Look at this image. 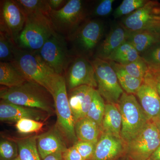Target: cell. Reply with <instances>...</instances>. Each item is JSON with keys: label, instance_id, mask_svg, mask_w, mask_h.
<instances>
[{"label": "cell", "instance_id": "31", "mask_svg": "<svg viewBox=\"0 0 160 160\" xmlns=\"http://www.w3.org/2000/svg\"><path fill=\"white\" fill-rule=\"evenodd\" d=\"M12 40L8 33L1 30L0 34V58L3 61L13 60L15 48L12 45Z\"/></svg>", "mask_w": 160, "mask_h": 160}, {"label": "cell", "instance_id": "6", "mask_svg": "<svg viewBox=\"0 0 160 160\" xmlns=\"http://www.w3.org/2000/svg\"><path fill=\"white\" fill-rule=\"evenodd\" d=\"M93 64L98 84V91L108 103L117 105L124 91L116 73L107 60L97 58Z\"/></svg>", "mask_w": 160, "mask_h": 160}, {"label": "cell", "instance_id": "44", "mask_svg": "<svg viewBox=\"0 0 160 160\" xmlns=\"http://www.w3.org/2000/svg\"><path fill=\"white\" fill-rule=\"evenodd\" d=\"M156 31L158 33L160 37V29H158V30H157V31Z\"/></svg>", "mask_w": 160, "mask_h": 160}, {"label": "cell", "instance_id": "42", "mask_svg": "<svg viewBox=\"0 0 160 160\" xmlns=\"http://www.w3.org/2000/svg\"><path fill=\"white\" fill-rule=\"evenodd\" d=\"M149 66L152 70L155 72L156 73L160 76V67H153V66Z\"/></svg>", "mask_w": 160, "mask_h": 160}, {"label": "cell", "instance_id": "15", "mask_svg": "<svg viewBox=\"0 0 160 160\" xmlns=\"http://www.w3.org/2000/svg\"><path fill=\"white\" fill-rule=\"evenodd\" d=\"M95 89L90 86H82L71 90L68 99L75 123L87 115Z\"/></svg>", "mask_w": 160, "mask_h": 160}, {"label": "cell", "instance_id": "10", "mask_svg": "<svg viewBox=\"0 0 160 160\" xmlns=\"http://www.w3.org/2000/svg\"><path fill=\"white\" fill-rule=\"evenodd\" d=\"M39 53L47 65L57 74L62 75L68 63L66 44L57 33L47 40Z\"/></svg>", "mask_w": 160, "mask_h": 160}, {"label": "cell", "instance_id": "20", "mask_svg": "<svg viewBox=\"0 0 160 160\" xmlns=\"http://www.w3.org/2000/svg\"><path fill=\"white\" fill-rule=\"evenodd\" d=\"M122 125V116L117 105L106 104L102 122V133H108L121 138Z\"/></svg>", "mask_w": 160, "mask_h": 160}, {"label": "cell", "instance_id": "1", "mask_svg": "<svg viewBox=\"0 0 160 160\" xmlns=\"http://www.w3.org/2000/svg\"><path fill=\"white\" fill-rule=\"evenodd\" d=\"M2 100L15 105L40 109L48 114L53 112V98L51 93L40 84L27 80L22 85L1 89Z\"/></svg>", "mask_w": 160, "mask_h": 160}, {"label": "cell", "instance_id": "9", "mask_svg": "<svg viewBox=\"0 0 160 160\" xmlns=\"http://www.w3.org/2000/svg\"><path fill=\"white\" fill-rule=\"evenodd\" d=\"M126 145L132 159H149L160 146V134L155 124L149 121L142 131Z\"/></svg>", "mask_w": 160, "mask_h": 160}, {"label": "cell", "instance_id": "25", "mask_svg": "<svg viewBox=\"0 0 160 160\" xmlns=\"http://www.w3.org/2000/svg\"><path fill=\"white\" fill-rule=\"evenodd\" d=\"M140 58L141 55L137 50L126 41L113 51L106 60L124 65L132 62Z\"/></svg>", "mask_w": 160, "mask_h": 160}, {"label": "cell", "instance_id": "32", "mask_svg": "<svg viewBox=\"0 0 160 160\" xmlns=\"http://www.w3.org/2000/svg\"><path fill=\"white\" fill-rule=\"evenodd\" d=\"M44 123L32 119L24 118L16 123L17 130L22 134H29L38 132L42 129Z\"/></svg>", "mask_w": 160, "mask_h": 160}, {"label": "cell", "instance_id": "2", "mask_svg": "<svg viewBox=\"0 0 160 160\" xmlns=\"http://www.w3.org/2000/svg\"><path fill=\"white\" fill-rule=\"evenodd\" d=\"M12 62L27 80L40 84L50 92L57 74L44 62L38 52L16 49Z\"/></svg>", "mask_w": 160, "mask_h": 160}, {"label": "cell", "instance_id": "18", "mask_svg": "<svg viewBox=\"0 0 160 160\" xmlns=\"http://www.w3.org/2000/svg\"><path fill=\"white\" fill-rule=\"evenodd\" d=\"M75 32L76 38L81 47L91 51L97 46L102 37L103 26L98 21L90 20L83 24Z\"/></svg>", "mask_w": 160, "mask_h": 160}, {"label": "cell", "instance_id": "43", "mask_svg": "<svg viewBox=\"0 0 160 160\" xmlns=\"http://www.w3.org/2000/svg\"><path fill=\"white\" fill-rule=\"evenodd\" d=\"M156 126L157 127L158 130L160 134V119L159 120H158L156 122H154Z\"/></svg>", "mask_w": 160, "mask_h": 160}, {"label": "cell", "instance_id": "37", "mask_svg": "<svg viewBox=\"0 0 160 160\" xmlns=\"http://www.w3.org/2000/svg\"><path fill=\"white\" fill-rule=\"evenodd\" d=\"M62 158L63 160H85L74 145L62 152Z\"/></svg>", "mask_w": 160, "mask_h": 160}, {"label": "cell", "instance_id": "16", "mask_svg": "<svg viewBox=\"0 0 160 160\" xmlns=\"http://www.w3.org/2000/svg\"><path fill=\"white\" fill-rule=\"evenodd\" d=\"M63 137L62 133L57 127L37 136L38 149L41 158L44 159L55 152H64L67 148Z\"/></svg>", "mask_w": 160, "mask_h": 160}, {"label": "cell", "instance_id": "34", "mask_svg": "<svg viewBox=\"0 0 160 160\" xmlns=\"http://www.w3.org/2000/svg\"><path fill=\"white\" fill-rule=\"evenodd\" d=\"M149 66L160 67V43L140 55Z\"/></svg>", "mask_w": 160, "mask_h": 160}, {"label": "cell", "instance_id": "17", "mask_svg": "<svg viewBox=\"0 0 160 160\" xmlns=\"http://www.w3.org/2000/svg\"><path fill=\"white\" fill-rule=\"evenodd\" d=\"M122 140L112 135L102 132L96 145L92 160H112L124 149Z\"/></svg>", "mask_w": 160, "mask_h": 160}, {"label": "cell", "instance_id": "22", "mask_svg": "<svg viewBox=\"0 0 160 160\" xmlns=\"http://www.w3.org/2000/svg\"><path fill=\"white\" fill-rule=\"evenodd\" d=\"M12 62L0 63V84L7 88L17 87L27 81Z\"/></svg>", "mask_w": 160, "mask_h": 160}, {"label": "cell", "instance_id": "38", "mask_svg": "<svg viewBox=\"0 0 160 160\" xmlns=\"http://www.w3.org/2000/svg\"><path fill=\"white\" fill-rule=\"evenodd\" d=\"M148 74L151 77L154 83L156 89L160 96V76L155 72L152 70L149 66V70L148 72Z\"/></svg>", "mask_w": 160, "mask_h": 160}, {"label": "cell", "instance_id": "41", "mask_svg": "<svg viewBox=\"0 0 160 160\" xmlns=\"http://www.w3.org/2000/svg\"><path fill=\"white\" fill-rule=\"evenodd\" d=\"M149 160H160V146L158 147L157 149L152 153Z\"/></svg>", "mask_w": 160, "mask_h": 160}, {"label": "cell", "instance_id": "46", "mask_svg": "<svg viewBox=\"0 0 160 160\" xmlns=\"http://www.w3.org/2000/svg\"><path fill=\"white\" fill-rule=\"evenodd\" d=\"M148 160H149L148 159Z\"/></svg>", "mask_w": 160, "mask_h": 160}, {"label": "cell", "instance_id": "30", "mask_svg": "<svg viewBox=\"0 0 160 160\" xmlns=\"http://www.w3.org/2000/svg\"><path fill=\"white\" fill-rule=\"evenodd\" d=\"M122 66L132 76L143 80L149 70V65L141 56L132 62Z\"/></svg>", "mask_w": 160, "mask_h": 160}, {"label": "cell", "instance_id": "11", "mask_svg": "<svg viewBox=\"0 0 160 160\" xmlns=\"http://www.w3.org/2000/svg\"><path fill=\"white\" fill-rule=\"evenodd\" d=\"M1 30L9 35L12 40H18L22 31L27 16L16 1H5L1 9Z\"/></svg>", "mask_w": 160, "mask_h": 160}, {"label": "cell", "instance_id": "40", "mask_svg": "<svg viewBox=\"0 0 160 160\" xmlns=\"http://www.w3.org/2000/svg\"><path fill=\"white\" fill-rule=\"evenodd\" d=\"M43 160H63L62 152H57L49 155Z\"/></svg>", "mask_w": 160, "mask_h": 160}, {"label": "cell", "instance_id": "7", "mask_svg": "<svg viewBox=\"0 0 160 160\" xmlns=\"http://www.w3.org/2000/svg\"><path fill=\"white\" fill-rule=\"evenodd\" d=\"M86 18L82 2L70 0L62 8L51 9L49 18L54 30L62 34H72Z\"/></svg>", "mask_w": 160, "mask_h": 160}, {"label": "cell", "instance_id": "14", "mask_svg": "<svg viewBox=\"0 0 160 160\" xmlns=\"http://www.w3.org/2000/svg\"><path fill=\"white\" fill-rule=\"evenodd\" d=\"M45 112L40 109L19 106L2 100L0 103V120L5 122L16 123L24 118L43 121L47 116Z\"/></svg>", "mask_w": 160, "mask_h": 160}, {"label": "cell", "instance_id": "27", "mask_svg": "<svg viewBox=\"0 0 160 160\" xmlns=\"http://www.w3.org/2000/svg\"><path fill=\"white\" fill-rule=\"evenodd\" d=\"M106 105L104 98L97 89H95L92 101L86 117L93 121L99 126L102 133V122Z\"/></svg>", "mask_w": 160, "mask_h": 160}, {"label": "cell", "instance_id": "28", "mask_svg": "<svg viewBox=\"0 0 160 160\" xmlns=\"http://www.w3.org/2000/svg\"><path fill=\"white\" fill-rule=\"evenodd\" d=\"M26 15L43 13L49 16L51 9L48 1L41 0H18L16 1Z\"/></svg>", "mask_w": 160, "mask_h": 160}, {"label": "cell", "instance_id": "45", "mask_svg": "<svg viewBox=\"0 0 160 160\" xmlns=\"http://www.w3.org/2000/svg\"><path fill=\"white\" fill-rule=\"evenodd\" d=\"M13 160H20L19 158L18 157L17 158H16L15 159H13Z\"/></svg>", "mask_w": 160, "mask_h": 160}, {"label": "cell", "instance_id": "35", "mask_svg": "<svg viewBox=\"0 0 160 160\" xmlns=\"http://www.w3.org/2000/svg\"><path fill=\"white\" fill-rule=\"evenodd\" d=\"M96 145L94 143L78 141L74 146L85 160L90 159L94 154Z\"/></svg>", "mask_w": 160, "mask_h": 160}, {"label": "cell", "instance_id": "29", "mask_svg": "<svg viewBox=\"0 0 160 160\" xmlns=\"http://www.w3.org/2000/svg\"><path fill=\"white\" fill-rule=\"evenodd\" d=\"M148 0H124L115 9L113 16L115 18L131 14L146 5Z\"/></svg>", "mask_w": 160, "mask_h": 160}, {"label": "cell", "instance_id": "4", "mask_svg": "<svg viewBox=\"0 0 160 160\" xmlns=\"http://www.w3.org/2000/svg\"><path fill=\"white\" fill-rule=\"evenodd\" d=\"M50 93L53 98L58 127L64 137L74 145L78 139L75 131L74 118L69 106L66 81L62 75L56 76Z\"/></svg>", "mask_w": 160, "mask_h": 160}, {"label": "cell", "instance_id": "36", "mask_svg": "<svg viewBox=\"0 0 160 160\" xmlns=\"http://www.w3.org/2000/svg\"><path fill=\"white\" fill-rule=\"evenodd\" d=\"M114 0H103L101 1L95 9V15L104 17L109 15L112 11V4Z\"/></svg>", "mask_w": 160, "mask_h": 160}, {"label": "cell", "instance_id": "26", "mask_svg": "<svg viewBox=\"0 0 160 160\" xmlns=\"http://www.w3.org/2000/svg\"><path fill=\"white\" fill-rule=\"evenodd\" d=\"M37 136H32L17 140L20 160H41L38 150Z\"/></svg>", "mask_w": 160, "mask_h": 160}, {"label": "cell", "instance_id": "13", "mask_svg": "<svg viewBox=\"0 0 160 160\" xmlns=\"http://www.w3.org/2000/svg\"><path fill=\"white\" fill-rule=\"evenodd\" d=\"M136 95L149 121L154 123L159 120L160 96L148 72Z\"/></svg>", "mask_w": 160, "mask_h": 160}, {"label": "cell", "instance_id": "8", "mask_svg": "<svg viewBox=\"0 0 160 160\" xmlns=\"http://www.w3.org/2000/svg\"><path fill=\"white\" fill-rule=\"evenodd\" d=\"M129 32L160 29V3L148 0L142 8L123 18L121 23Z\"/></svg>", "mask_w": 160, "mask_h": 160}, {"label": "cell", "instance_id": "39", "mask_svg": "<svg viewBox=\"0 0 160 160\" xmlns=\"http://www.w3.org/2000/svg\"><path fill=\"white\" fill-rule=\"evenodd\" d=\"M66 1H63V0H49V1H48V4L51 9H54V10H56V9L60 7Z\"/></svg>", "mask_w": 160, "mask_h": 160}, {"label": "cell", "instance_id": "23", "mask_svg": "<svg viewBox=\"0 0 160 160\" xmlns=\"http://www.w3.org/2000/svg\"><path fill=\"white\" fill-rule=\"evenodd\" d=\"M75 131L78 141L96 144L101 134L100 127L88 118L80 119L75 123Z\"/></svg>", "mask_w": 160, "mask_h": 160}, {"label": "cell", "instance_id": "33", "mask_svg": "<svg viewBox=\"0 0 160 160\" xmlns=\"http://www.w3.org/2000/svg\"><path fill=\"white\" fill-rule=\"evenodd\" d=\"M0 156L2 160H13L17 158L18 152L16 142L10 140H1Z\"/></svg>", "mask_w": 160, "mask_h": 160}, {"label": "cell", "instance_id": "24", "mask_svg": "<svg viewBox=\"0 0 160 160\" xmlns=\"http://www.w3.org/2000/svg\"><path fill=\"white\" fill-rule=\"evenodd\" d=\"M108 61L115 71L119 82L124 91L128 94H136L144 80L132 76L120 64Z\"/></svg>", "mask_w": 160, "mask_h": 160}, {"label": "cell", "instance_id": "21", "mask_svg": "<svg viewBox=\"0 0 160 160\" xmlns=\"http://www.w3.org/2000/svg\"><path fill=\"white\" fill-rule=\"evenodd\" d=\"M137 50L140 55L154 45L160 43L157 32L143 30L130 32L127 41Z\"/></svg>", "mask_w": 160, "mask_h": 160}, {"label": "cell", "instance_id": "5", "mask_svg": "<svg viewBox=\"0 0 160 160\" xmlns=\"http://www.w3.org/2000/svg\"><path fill=\"white\" fill-rule=\"evenodd\" d=\"M26 16L25 26L18 41L23 48L40 50L47 40L57 33L48 16L33 13L26 15Z\"/></svg>", "mask_w": 160, "mask_h": 160}, {"label": "cell", "instance_id": "3", "mask_svg": "<svg viewBox=\"0 0 160 160\" xmlns=\"http://www.w3.org/2000/svg\"><path fill=\"white\" fill-rule=\"evenodd\" d=\"M117 106L122 116L121 138L126 145L142 131L149 120L134 95L124 92Z\"/></svg>", "mask_w": 160, "mask_h": 160}, {"label": "cell", "instance_id": "19", "mask_svg": "<svg viewBox=\"0 0 160 160\" xmlns=\"http://www.w3.org/2000/svg\"><path fill=\"white\" fill-rule=\"evenodd\" d=\"M130 32L122 24L112 28L106 39L100 45L98 50V57L106 60L109 56L128 40Z\"/></svg>", "mask_w": 160, "mask_h": 160}, {"label": "cell", "instance_id": "12", "mask_svg": "<svg viewBox=\"0 0 160 160\" xmlns=\"http://www.w3.org/2000/svg\"><path fill=\"white\" fill-rule=\"evenodd\" d=\"M67 78L70 90L82 86L94 89L98 87L93 64L85 58H76L72 62L68 69Z\"/></svg>", "mask_w": 160, "mask_h": 160}]
</instances>
